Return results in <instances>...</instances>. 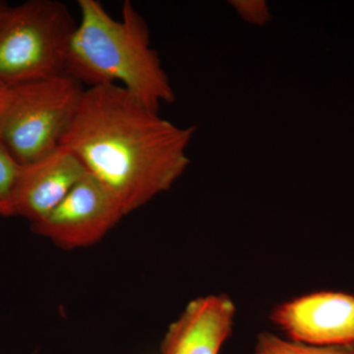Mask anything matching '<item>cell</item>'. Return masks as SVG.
<instances>
[{
    "label": "cell",
    "mask_w": 354,
    "mask_h": 354,
    "mask_svg": "<svg viewBox=\"0 0 354 354\" xmlns=\"http://www.w3.org/2000/svg\"><path fill=\"white\" fill-rule=\"evenodd\" d=\"M195 130L162 120L127 88L111 84L86 88L60 146L113 193L127 216L183 176Z\"/></svg>",
    "instance_id": "6da1fadb"
},
{
    "label": "cell",
    "mask_w": 354,
    "mask_h": 354,
    "mask_svg": "<svg viewBox=\"0 0 354 354\" xmlns=\"http://www.w3.org/2000/svg\"><path fill=\"white\" fill-rule=\"evenodd\" d=\"M78 6L80 22L70 39L65 73L88 88L121 83L155 113L162 102H174L149 26L131 2H123L120 20L97 0H79Z\"/></svg>",
    "instance_id": "7a4b0ae2"
},
{
    "label": "cell",
    "mask_w": 354,
    "mask_h": 354,
    "mask_svg": "<svg viewBox=\"0 0 354 354\" xmlns=\"http://www.w3.org/2000/svg\"><path fill=\"white\" fill-rule=\"evenodd\" d=\"M76 26L60 1L10 6L0 22V84L10 88L64 74Z\"/></svg>",
    "instance_id": "3957f363"
},
{
    "label": "cell",
    "mask_w": 354,
    "mask_h": 354,
    "mask_svg": "<svg viewBox=\"0 0 354 354\" xmlns=\"http://www.w3.org/2000/svg\"><path fill=\"white\" fill-rule=\"evenodd\" d=\"M85 90L66 73L9 88L0 114V143L21 165L57 150Z\"/></svg>",
    "instance_id": "277c9868"
},
{
    "label": "cell",
    "mask_w": 354,
    "mask_h": 354,
    "mask_svg": "<svg viewBox=\"0 0 354 354\" xmlns=\"http://www.w3.org/2000/svg\"><path fill=\"white\" fill-rule=\"evenodd\" d=\"M124 216L113 193L88 172L48 216L31 227L35 234L71 250L97 243Z\"/></svg>",
    "instance_id": "5b68a950"
},
{
    "label": "cell",
    "mask_w": 354,
    "mask_h": 354,
    "mask_svg": "<svg viewBox=\"0 0 354 354\" xmlns=\"http://www.w3.org/2000/svg\"><path fill=\"white\" fill-rule=\"evenodd\" d=\"M272 322L288 339L316 346H354V295L318 291L278 305Z\"/></svg>",
    "instance_id": "8992f818"
},
{
    "label": "cell",
    "mask_w": 354,
    "mask_h": 354,
    "mask_svg": "<svg viewBox=\"0 0 354 354\" xmlns=\"http://www.w3.org/2000/svg\"><path fill=\"white\" fill-rule=\"evenodd\" d=\"M87 174L80 160L64 146L21 165L14 191L15 216L31 225L43 220Z\"/></svg>",
    "instance_id": "52a82bcc"
},
{
    "label": "cell",
    "mask_w": 354,
    "mask_h": 354,
    "mask_svg": "<svg viewBox=\"0 0 354 354\" xmlns=\"http://www.w3.org/2000/svg\"><path fill=\"white\" fill-rule=\"evenodd\" d=\"M235 306L227 295L192 300L169 326L162 354H218L232 335Z\"/></svg>",
    "instance_id": "ba28073f"
},
{
    "label": "cell",
    "mask_w": 354,
    "mask_h": 354,
    "mask_svg": "<svg viewBox=\"0 0 354 354\" xmlns=\"http://www.w3.org/2000/svg\"><path fill=\"white\" fill-rule=\"evenodd\" d=\"M251 354H354V346H309L281 339L272 333H262Z\"/></svg>",
    "instance_id": "9c48e42d"
},
{
    "label": "cell",
    "mask_w": 354,
    "mask_h": 354,
    "mask_svg": "<svg viewBox=\"0 0 354 354\" xmlns=\"http://www.w3.org/2000/svg\"><path fill=\"white\" fill-rule=\"evenodd\" d=\"M21 165L0 143V216H15L14 191L19 176Z\"/></svg>",
    "instance_id": "30bf717a"
},
{
    "label": "cell",
    "mask_w": 354,
    "mask_h": 354,
    "mask_svg": "<svg viewBox=\"0 0 354 354\" xmlns=\"http://www.w3.org/2000/svg\"><path fill=\"white\" fill-rule=\"evenodd\" d=\"M230 3L241 14L247 22L255 25H264L272 19L267 2L263 0H237Z\"/></svg>",
    "instance_id": "8fae6325"
},
{
    "label": "cell",
    "mask_w": 354,
    "mask_h": 354,
    "mask_svg": "<svg viewBox=\"0 0 354 354\" xmlns=\"http://www.w3.org/2000/svg\"><path fill=\"white\" fill-rule=\"evenodd\" d=\"M9 87L0 84V114H1L2 109L6 104L7 95H8Z\"/></svg>",
    "instance_id": "7c38bea8"
},
{
    "label": "cell",
    "mask_w": 354,
    "mask_h": 354,
    "mask_svg": "<svg viewBox=\"0 0 354 354\" xmlns=\"http://www.w3.org/2000/svg\"><path fill=\"white\" fill-rule=\"evenodd\" d=\"M9 7H10V6H9L6 1L0 0V22H1V20L3 19L4 16H6L7 11H8Z\"/></svg>",
    "instance_id": "4fadbf2b"
}]
</instances>
